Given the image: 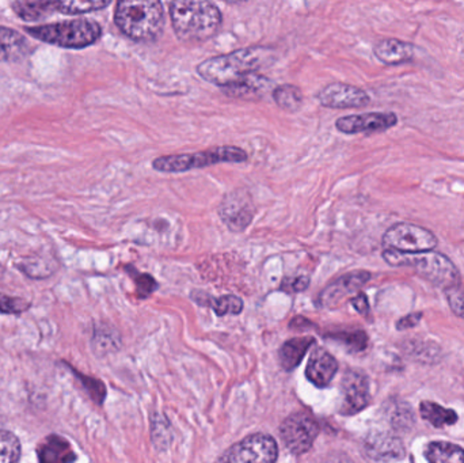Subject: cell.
Returning a JSON list of instances; mask_svg holds the SVG:
<instances>
[{
  "mask_svg": "<svg viewBox=\"0 0 464 463\" xmlns=\"http://www.w3.org/2000/svg\"><path fill=\"white\" fill-rule=\"evenodd\" d=\"M170 18L177 37L190 43L209 40L222 24V13L211 0H173Z\"/></svg>",
  "mask_w": 464,
  "mask_h": 463,
  "instance_id": "obj_1",
  "label": "cell"
},
{
  "mask_svg": "<svg viewBox=\"0 0 464 463\" xmlns=\"http://www.w3.org/2000/svg\"><path fill=\"white\" fill-rule=\"evenodd\" d=\"M270 57V49L250 46L223 56L211 57L198 65V72L204 81L225 89L256 72Z\"/></svg>",
  "mask_w": 464,
  "mask_h": 463,
  "instance_id": "obj_2",
  "label": "cell"
},
{
  "mask_svg": "<svg viewBox=\"0 0 464 463\" xmlns=\"http://www.w3.org/2000/svg\"><path fill=\"white\" fill-rule=\"evenodd\" d=\"M114 19L127 37L139 43L157 40L165 27L160 0H117Z\"/></svg>",
  "mask_w": 464,
  "mask_h": 463,
  "instance_id": "obj_3",
  "label": "cell"
},
{
  "mask_svg": "<svg viewBox=\"0 0 464 463\" xmlns=\"http://www.w3.org/2000/svg\"><path fill=\"white\" fill-rule=\"evenodd\" d=\"M383 258L392 266L413 268L422 279L447 290L452 285H460V274L455 264L447 256L435 250L427 252L402 253L397 250H383Z\"/></svg>",
  "mask_w": 464,
  "mask_h": 463,
  "instance_id": "obj_4",
  "label": "cell"
},
{
  "mask_svg": "<svg viewBox=\"0 0 464 463\" xmlns=\"http://www.w3.org/2000/svg\"><path fill=\"white\" fill-rule=\"evenodd\" d=\"M26 32L44 43L71 49L92 45L102 34L100 24L92 19H75L45 26L27 27Z\"/></svg>",
  "mask_w": 464,
  "mask_h": 463,
  "instance_id": "obj_5",
  "label": "cell"
},
{
  "mask_svg": "<svg viewBox=\"0 0 464 463\" xmlns=\"http://www.w3.org/2000/svg\"><path fill=\"white\" fill-rule=\"evenodd\" d=\"M247 160L245 150L235 146L215 147L193 154L166 155L152 162V168L160 173H184L193 169L208 168L219 163H243Z\"/></svg>",
  "mask_w": 464,
  "mask_h": 463,
  "instance_id": "obj_6",
  "label": "cell"
},
{
  "mask_svg": "<svg viewBox=\"0 0 464 463\" xmlns=\"http://www.w3.org/2000/svg\"><path fill=\"white\" fill-rule=\"evenodd\" d=\"M111 0H15L14 10L24 21H38L54 13L76 14L102 10Z\"/></svg>",
  "mask_w": 464,
  "mask_h": 463,
  "instance_id": "obj_7",
  "label": "cell"
},
{
  "mask_svg": "<svg viewBox=\"0 0 464 463\" xmlns=\"http://www.w3.org/2000/svg\"><path fill=\"white\" fill-rule=\"evenodd\" d=\"M318 421L311 413L300 410L292 413L280 426V437L284 446L294 456H303L313 448L318 438Z\"/></svg>",
  "mask_w": 464,
  "mask_h": 463,
  "instance_id": "obj_8",
  "label": "cell"
},
{
  "mask_svg": "<svg viewBox=\"0 0 464 463\" xmlns=\"http://www.w3.org/2000/svg\"><path fill=\"white\" fill-rule=\"evenodd\" d=\"M438 238L432 231L411 223H398L383 236V249L402 253L427 252L435 250Z\"/></svg>",
  "mask_w": 464,
  "mask_h": 463,
  "instance_id": "obj_9",
  "label": "cell"
},
{
  "mask_svg": "<svg viewBox=\"0 0 464 463\" xmlns=\"http://www.w3.org/2000/svg\"><path fill=\"white\" fill-rule=\"evenodd\" d=\"M278 446L275 438L266 434H253L228 449L219 462L231 463H272L277 459Z\"/></svg>",
  "mask_w": 464,
  "mask_h": 463,
  "instance_id": "obj_10",
  "label": "cell"
},
{
  "mask_svg": "<svg viewBox=\"0 0 464 463\" xmlns=\"http://www.w3.org/2000/svg\"><path fill=\"white\" fill-rule=\"evenodd\" d=\"M398 124V116L392 111H372V113L351 114L341 117L335 128L345 135H371L386 132Z\"/></svg>",
  "mask_w": 464,
  "mask_h": 463,
  "instance_id": "obj_11",
  "label": "cell"
},
{
  "mask_svg": "<svg viewBox=\"0 0 464 463\" xmlns=\"http://www.w3.org/2000/svg\"><path fill=\"white\" fill-rule=\"evenodd\" d=\"M343 405L340 413L353 416L364 410L371 404L370 381L359 370H348L343 375Z\"/></svg>",
  "mask_w": 464,
  "mask_h": 463,
  "instance_id": "obj_12",
  "label": "cell"
},
{
  "mask_svg": "<svg viewBox=\"0 0 464 463\" xmlns=\"http://www.w3.org/2000/svg\"><path fill=\"white\" fill-rule=\"evenodd\" d=\"M371 280V274L367 271H354L343 275L334 282L330 283L318 296V304L321 309H335L343 304V299L352 294L357 293Z\"/></svg>",
  "mask_w": 464,
  "mask_h": 463,
  "instance_id": "obj_13",
  "label": "cell"
},
{
  "mask_svg": "<svg viewBox=\"0 0 464 463\" xmlns=\"http://www.w3.org/2000/svg\"><path fill=\"white\" fill-rule=\"evenodd\" d=\"M319 103L330 109H362L370 105L371 97L360 87L346 83H332L316 94Z\"/></svg>",
  "mask_w": 464,
  "mask_h": 463,
  "instance_id": "obj_14",
  "label": "cell"
},
{
  "mask_svg": "<svg viewBox=\"0 0 464 463\" xmlns=\"http://www.w3.org/2000/svg\"><path fill=\"white\" fill-rule=\"evenodd\" d=\"M220 217L234 233H242L254 217V207L245 192H232L220 204Z\"/></svg>",
  "mask_w": 464,
  "mask_h": 463,
  "instance_id": "obj_15",
  "label": "cell"
},
{
  "mask_svg": "<svg viewBox=\"0 0 464 463\" xmlns=\"http://www.w3.org/2000/svg\"><path fill=\"white\" fill-rule=\"evenodd\" d=\"M364 454L376 462H394L405 458L402 440L389 432H372L364 442Z\"/></svg>",
  "mask_w": 464,
  "mask_h": 463,
  "instance_id": "obj_16",
  "label": "cell"
},
{
  "mask_svg": "<svg viewBox=\"0 0 464 463\" xmlns=\"http://www.w3.org/2000/svg\"><path fill=\"white\" fill-rule=\"evenodd\" d=\"M338 371V362L324 348H315L308 361L305 375L316 388L324 389L334 380Z\"/></svg>",
  "mask_w": 464,
  "mask_h": 463,
  "instance_id": "obj_17",
  "label": "cell"
},
{
  "mask_svg": "<svg viewBox=\"0 0 464 463\" xmlns=\"http://www.w3.org/2000/svg\"><path fill=\"white\" fill-rule=\"evenodd\" d=\"M414 45L398 38H386L373 46V53L379 62L386 65H401L414 59Z\"/></svg>",
  "mask_w": 464,
  "mask_h": 463,
  "instance_id": "obj_18",
  "label": "cell"
},
{
  "mask_svg": "<svg viewBox=\"0 0 464 463\" xmlns=\"http://www.w3.org/2000/svg\"><path fill=\"white\" fill-rule=\"evenodd\" d=\"M38 459L44 463H64L75 461L76 456L64 438L51 435L44 439L37 449Z\"/></svg>",
  "mask_w": 464,
  "mask_h": 463,
  "instance_id": "obj_19",
  "label": "cell"
},
{
  "mask_svg": "<svg viewBox=\"0 0 464 463\" xmlns=\"http://www.w3.org/2000/svg\"><path fill=\"white\" fill-rule=\"evenodd\" d=\"M29 52V43L16 30L0 26V62H18Z\"/></svg>",
  "mask_w": 464,
  "mask_h": 463,
  "instance_id": "obj_20",
  "label": "cell"
},
{
  "mask_svg": "<svg viewBox=\"0 0 464 463\" xmlns=\"http://www.w3.org/2000/svg\"><path fill=\"white\" fill-rule=\"evenodd\" d=\"M314 342L315 340L310 336L295 337V339L284 342L283 347L278 351V361H280L281 367L285 371L296 369Z\"/></svg>",
  "mask_w": 464,
  "mask_h": 463,
  "instance_id": "obj_21",
  "label": "cell"
},
{
  "mask_svg": "<svg viewBox=\"0 0 464 463\" xmlns=\"http://www.w3.org/2000/svg\"><path fill=\"white\" fill-rule=\"evenodd\" d=\"M269 81L264 76L254 72L246 76L242 81L237 82L231 86L225 87V92L230 97L243 98V100H254V98H261L264 92H266Z\"/></svg>",
  "mask_w": 464,
  "mask_h": 463,
  "instance_id": "obj_22",
  "label": "cell"
},
{
  "mask_svg": "<svg viewBox=\"0 0 464 463\" xmlns=\"http://www.w3.org/2000/svg\"><path fill=\"white\" fill-rule=\"evenodd\" d=\"M428 462L463 463L464 450L460 446L450 442H432L427 446L424 453Z\"/></svg>",
  "mask_w": 464,
  "mask_h": 463,
  "instance_id": "obj_23",
  "label": "cell"
},
{
  "mask_svg": "<svg viewBox=\"0 0 464 463\" xmlns=\"http://www.w3.org/2000/svg\"><path fill=\"white\" fill-rule=\"evenodd\" d=\"M420 413H421L425 421H428L430 426L436 427V429L454 426L458 421V415L455 410L441 407L436 402L422 401L420 405Z\"/></svg>",
  "mask_w": 464,
  "mask_h": 463,
  "instance_id": "obj_24",
  "label": "cell"
},
{
  "mask_svg": "<svg viewBox=\"0 0 464 463\" xmlns=\"http://www.w3.org/2000/svg\"><path fill=\"white\" fill-rule=\"evenodd\" d=\"M386 413L392 429H398V431H409L416 424L413 410L406 402H392L390 407L387 408Z\"/></svg>",
  "mask_w": 464,
  "mask_h": 463,
  "instance_id": "obj_25",
  "label": "cell"
},
{
  "mask_svg": "<svg viewBox=\"0 0 464 463\" xmlns=\"http://www.w3.org/2000/svg\"><path fill=\"white\" fill-rule=\"evenodd\" d=\"M198 304L203 306H209L218 315L225 317V315H239L243 310V301L235 295H225L220 298L204 299L203 296H198Z\"/></svg>",
  "mask_w": 464,
  "mask_h": 463,
  "instance_id": "obj_26",
  "label": "cell"
},
{
  "mask_svg": "<svg viewBox=\"0 0 464 463\" xmlns=\"http://www.w3.org/2000/svg\"><path fill=\"white\" fill-rule=\"evenodd\" d=\"M273 98H275L278 108L286 111H297L303 105L302 90L299 87L292 86V84L276 87Z\"/></svg>",
  "mask_w": 464,
  "mask_h": 463,
  "instance_id": "obj_27",
  "label": "cell"
},
{
  "mask_svg": "<svg viewBox=\"0 0 464 463\" xmlns=\"http://www.w3.org/2000/svg\"><path fill=\"white\" fill-rule=\"evenodd\" d=\"M21 457V445L15 435L0 431V463L16 462Z\"/></svg>",
  "mask_w": 464,
  "mask_h": 463,
  "instance_id": "obj_28",
  "label": "cell"
},
{
  "mask_svg": "<svg viewBox=\"0 0 464 463\" xmlns=\"http://www.w3.org/2000/svg\"><path fill=\"white\" fill-rule=\"evenodd\" d=\"M329 337L343 342L353 352L364 351L368 345L367 334L362 331L337 332V333L329 334Z\"/></svg>",
  "mask_w": 464,
  "mask_h": 463,
  "instance_id": "obj_29",
  "label": "cell"
},
{
  "mask_svg": "<svg viewBox=\"0 0 464 463\" xmlns=\"http://www.w3.org/2000/svg\"><path fill=\"white\" fill-rule=\"evenodd\" d=\"M132 275L133 282L136 283V291H138V296L141 299L149 298L152 294L157 291L158 283L151 275L140 274L136 269H128Z\"/></svg>",
  "mask_w": 464,
  "mask_h": 463,
  "instance_id": "obj_30",
  "label": "cell"
},
{
  "mask_svg": "<svg viewBox=\"0 0 464 463\" xmlns=\"http://www.w3.org/2000/svg\"><path fill=\"white\" fill-rule=\"evenodd\" d=\"M450 307L458 317L464 318V288L460 285H452V287L444 290Z\"/></svg>",
  "mask_w": 464,
  "mask_h": 463,
  "instance_id": "obj_31",
  "label": "cell"
},
{
  "mask_svg": "<svg viewBox=\"0 0 464 463\" xmlns=\"http://www.w3.org/2000/svg\"><path fill=\"white\" fill-rule=\"evenodd\" d=\"M29 306L30 304L24 302V299L11 298V296L0 294V313L19 314V313H24V310L29 309Z\"/></svg>",
  "mask_w": 464,
  "mask_h": 463,
  "instance_id": "obj_32",
  "label": "cell"
},
{
  "mask_svg": "<svg viewBox=\"0 0 464 463\" xmlns=\"http://www.w3.org/2000/svg\"><path fill=\"white\" fill-rule=\"evenodd\" d=\"M79 380L82 381L87 391H89L90 396L98 404H102L103 400L106 396V389L103 383L98 380H92V378L84 377V375H79Z\"/></svg>",
  "mask_w": 464,
  "mask_h": 463,
  "instance_id": "obj_33",
  "label": "cell"
},
{
  "mask_svg": "<svg viewBox=\"0 0 464 463\" xmlns=\"http://www.w3.org/2000/svg\"><path fill=\"white\" fill-rule=\"evenodd\" d=\"M310 285V279L305 276L295 277L292 280H285L283 290L288 293H303Z\"/></svg>",
  "mask_w": 464,
  "mask_h": 463,
  "instance_id": "obj_34",
  "label": "cell"
},
{
  "mask_svg": "<svg viewBox=\"0 0 464 463\" xmlns=\"http://www.w3.org/2000/svg\"><path fill=\"white\" fill-rule=\"evenodd\" d=\"M422 313H413V314L406 315V317L401 318L397 323L398 331H408V329L414 328L419 325L421 321Z\"/></svg>",
  "mask_w": 464,
  "mask_h": 463,
  "instance_id": "obj_35",
  "label": "cell"
},
{
  "mask_svg": "<svg viewBox=\"0 0 464 463\" xmlns=\"http://www.w3.org/2000/svg\"><path fill=\"white\" fill-rule=\"evenodd\" d=\"M351 302L354 309H356L360 314L367 315L368 313H370V304H368V298L365 294H359V295L354 296Z\"/></svg>",
  "mask_w": 464,
  "mask_h": 463,
  "instance_id": "obj_36",
  "label": "cell"
},
{
  "mask_svg": "<svg viewBox=\"0 0 464 463\" xmlns=\"http://www.w3.org/2000/svg\"><path fill=\"white\" fill-rule=\"evenodd\" d=\"M228 5H237V3L245 2V0H225Z\"/></svg>",
  "mask_w": 464,
  "mask_h": 463,
  "instance_id": "obj_37",
  "label": "cell"
}]
</instances>
